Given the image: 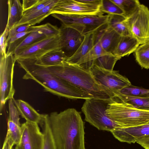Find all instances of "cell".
Segmentation results:
<instances>
[{
    "mask_svg": "<svg viewBox=\"0 0 149 149\" xmlns=\"http://www.w3.org/2000/svg\"><path fill=\"white\" fill-rule=\"evenodd\" d=\"M94 32L84 35V40L80 46L74 54L67 60L66 61L71 64L78 65L94 46Z\"/></svg>",
    "mask_w": 149,
    "mask_h": 149,
    "instance_id": "obj_16",
    "label": "cell"
},
{
    "mask_svg": "<svg viewBox=\"0 0 149 149\" xmlns=\"http://www.w3.org/2000/svg\"><path fill=\"white\" fill-rule=\"evenodd\" d=\"M123 12L125 17H128L134 13L141 4L138 0H111Z\"/></svg>",
    "mask_w": 149,
    "mask_h": 149,
    "instance_id": "obj_26",
    "label": "cell"
},
{
    "mask_svg": "<svg viewBox=\"0 0 149 149\" xmlns=\"http://www.w3.org/2000/svg\"><path fill=\"white\" fill-rule=\"evenodd\" d=\"M47 37V36L41 31L32 32L27 35L17 46L14 52L19 49L31 45Z\"/></svg>",
    "mask_w": 149,
    "mask_h": 149,
    "instance_id": "obj_28",
    "label": "cell"
},
{
    "mask_svg": "<svg viewBox=\"0 0 149 149\" xmlns=\"http://www.w3.org/2000/svg\"><path fill=\"white\" fill-rule=\"evenodd\" d=\"M102 11L95 15L66 14L54 13L51 14L62 24L73 28L84 35L94 32L107 24L109 15Z\"/></svg>",
    "mask_w": 149,
    "mask_h": 149,
    "instance_id": "obj_6",
    "label": "cell"
},
{
    "mask_svg": "<svg viewBox=\"0 0 149 149\" xmlns=\"http://www.w3.org/2000/svg\"><path fill=\"white\" fill-rule=\"evenodd\" d=\"M38 1V0H23L22 5L24 10L31 7L36 3Z\"/></svg>",
    "mask_w": 149,
    "mask_h": 149,
    "instance_id": "obj_37",
    "label": "cell"
},
{
    "mask_svg": "<svg viewBox=\"0 0 149 149\" xmlns=\"http://www.w3.org/2000/svg\"><path fill=\"white\" fill-rule=\"evenodd\" d=\"M7 4L8 17L6 25L10 30L22 19L24 10L19 0H8Z\"/></svg>",
    "mask_w": 149,
    "mask_h": 149,
    "instance_id": "obj_21",
    "label": "cell"
},
{
    "mask_svg": "<svg viewBox=\"0 0 149 149\" xmlns=\"http://www.w3.org/2000/svg\"><path fill=\"white\" fill-rule=\"evenodd\" d=\"M111 132L120 142L134 143L138 139L149 135V124L129 127L117 128Z\"/></svg>",
    "mask_w": 149,
    "mask_h": 149,
    "instance_id": "obj_14",
    "label": "cell"
},
{
    "mask_svg": "<svg viewBox=\"0 0 149 149\" xmlns=\"http://www.w3.org/2000/svg\"><path fill=\"white\" fill-rule=\"evenodd\" d=\"M68 58L60 49L50 51L38 59H34L38 64L44 66H50L60 65Z\"/></svg>",
    "mask_w": 149,
    "mask_h": 149,
    "instance_id": "obj_20",
    "label": "cell"
},
{
    "mask_svg": "<svg viewBox=\"0 0 149 149\" xmlns=\"http://www.w3.org/2000/svg\"><path fill=\"white\" fill-rule=\"evenodd\" d=\"M22 135L19 144L22 149H42L44 135L39 124L26 121L21 125Z\"/></svg>",
    "mask_w": 149,
    "mask_h": 149,
    "instance_id": "obj_13",
    "label": "cell"
},
{
    "mask_svg": "<svg viewBox=\"0 0 149 149\" xmlns=\"http://www.w3.org/2000/svg\"><path fill=\"white\" fill-rule=\"evenodd\" d=\"M111 99L92 98L85 100L81 108L85 121L99 130L111 132L118 128L106 113L107 106Z\"/></svg>",
    "mask_w": 149,
    "mask_h": 149,
    "instance_id": "obj_5",
    "label": "cell"
},
{
    "mask_svg": "<svg viewBox=\"0 0 149 149\" xmlns=\"http://www.w3.org/2000/svg\"><path fill=\"white\" fill-rule=\"evenodd\" d=\"M116 92L126 95L149 98V89H146L132 85Z\"/></svg>",
    "mask_w": 149,
    "mask_h": 149,
    "instance_id": "obj_29",
    "label": "cell"
},
{
    "mask_svg": "<svg viewBox=\"0 0 149 149\" xmlns=\"http://www.w3.org/2000/svg\"><path fill=\"white\" fill-rule=\"evenodd\" d=\"M94 36L106 52L113 54L121 36L107 24L95 31Z\"/></svg>",
    "mask_w": 149,
    "mask_h": 149,
    "instance_id": "obj_15",
    "label": "cell"
},
{
    "mask_svg": "<svg viewBox=\"0 0 149 149\" xmlns=\"http://www.w3.org/2000/svg\"><path fill=\"white\" fill-rule=\"evenodd\" d=\"M125 22L131 35L140 45L149 41V9L141 4L136 10L126 17Z\"/></svg>",
    "mask_w": 149,
    "mask_h": 149,
    "instance_id": "obj_8",
    "label": "cell"
},
{
    "mask_svg": "<svg viewBox=\"0 0 149 149\" xmlns=\"http://www.w3.org/2000/svg\"><path fill=\"white\" fill-rule=\"evenodd\" d=\"M60 49L59 35L47 37L36 42L15 51L14 56L19 59H38L52 50Z\"/></svg>",
    "mask_w": 149,
    "mask_h": 149,
    "instance_id": "obj_10",
    "label": "cell"
},
{
    "mask_svg": "<svg viewBox=\"0 0 149 149\" xmlns=\"http://www.w3.org/2000/svg\"><path fill=\"white\" fill-rule=\"evenodd\" d=\"M101 10L109 15H118L125 16L122 10L111 0H102Z\"/></svg>",
    "mask_w": 149,
    "mask_h": 149,
    "instance_id": "obj_30",
    "label": "cell"
},
{
    "mask_svg": "<svg viewBox=\"0 0 149 149\" xmlns=\"http://www.w3.org/2000/svg\"><path fill=\"white\" fill-rule=\"evenodd\" d=\"M17 61L26 72L23 79L34 80L41 85L45 91L70 99L85 100L92 98L75 86L55 75L34 59H19Z\"/></svg>",
    "mask_w": 149,
    "mask_h": 149,
    "instance_id": "obj_2",
    "label": "cell"
},
{
    "mask_svg": "<svg viewBox=\"0 0 149 149\" xmlns=\"http://www.w3.org/2000/svg\"><path fill=\"white\" fill-rule=\"evenodd\" d=\"M59 0H53L50 3L42 9L29 15L23 17L21 20L14 26L26 24L33 26L40 23L46 17L52 14V9Z\"/></svg>",
    "mask_w": 149,
    "mask_h": 149,
    "instance_id": "obj_18",
    "label": "cell"
},
{
    "mask_svg": "<svg viewBox=\"0 0 149 149\" xmlns=\"http://www.w3.org/2000/svg\"><path fill=\"white\" fill-rule=\"evenodd\" d=\"M31 27L33 32L41 31L47 37L56 36L59 34V28L49 23L40 26H31Z\"/></svg>",
    "mask_w": 149,
    "mask_h": 149,
    "instance_id": "obj_31",
    "label": "cell"
},
{
    "mask_svg": "<svg viewBox=\"0 0 149 149\" xmlns=\"http://www.w3.org/2000/svg\"><path fill=\"white\" fill-rule=\"evenodd\" d=\"M14 149H22L20 145L18 144L16 145Z\"/></svg>",
    "mask_w": 149,
    "mask_h": 149,
    "instance_id": "obj_39",
    "label": "cell"
},
{
    "mask_svg": "<svg viewBox=\"0 0 149 149\" xmlns=\"http://www.w3.org/2000/svg\"><path fill=\"white\" fill-rule=\"evenodd\" d=\"M14 54L0 56V111L6 102L13 99L15 90L13 84L14 68L16 61Z\"/></svg>",
    "mask_w": 149,
    "mask_h": 149,
    "instance_id": "obj_7",
    "label": "cell"
},
{
    "mask_svg": "<svg viewBox=\"0 0 149 149\" xmlns=\"http://www.w3.org/2000/svg\"><path fill=\"white\" fill-rule=\"evenodd\" d=\"M136 60L139 65L149 69V41L140 45L134 52Z\"/></svg>",
    "mask_w": 149,
    "mask_h": 149,
    "instance_id": "obj_25",
    "label": "cell"
},
{
    "mask_svg": "<svg viewBox=\"0 0 149 149\" xmlns=\"http://www.w3.org/2000/svg\"><path fill=\"white\" fill-rule=\"evenodd\" d=\"M89 71L96 81L113 94L132 85L126 77L117 71L110 70L93 65Z\"/></svg>",
    "mask_w": 149,
    "mask_h": 149,
    "instance_id": "obj_9",
    "label": "cell"
},
{
    "mask_svg": "<svg viewBox=\"0 0 149 149\" xmlns=\"http://www.w3.org/2000/svg\"><path fill=\"white\" fill-rule=\"evenodd\" d=\"M31 26L29 24L13 26L9 30L7 41L8 44L9 40L18 33L28 31Z\"/></svg>",
    "mask_w": 149,
    "mask_h": 149,
    "instance_id": "obj_34",
    "label": "cell"
},
{
    "mask_svg": "<svg viewBox=\"0 0 149 149\" xmlns=\"http://www.w3.org/2000/svg\"><path fill=\"white\" fill-rule=\"evenodd\" d=\"M14 103L13 99L8 100L9 116L8 120L13 122L19 126H21L19 121L20 114Z\"/></svg>",
    "mask_w": 149,
    "mask_h": 149,
    "instance_id": "obj_32",
    "label": "cell"
},
{
    "mask_svg": "<svg viewBox=\"0 0 149 149\" xmlns=\"http://www.w3.org/2000/svg\"><path fill=\"white\" fill-rule=\"evenodd\" d=\"M7 125V131L5 140L7 141L9 146L13 147L14 145H17L20 143L22 135L21 127L8 120Z\"/></svg>",
    "mask_w": 149,
    "mask_h": 149,
    "instance_id": "obj_24",
    "label": "cell"
},
{
    "mask_svg": "<svg viewBox=\"0 0 149 149\" xmlns=\"http://www.w3.org/2000/svg\"><path fill=\"white\" fill-rule=\"evenodd\" d=\"M56 149H86L84 124L80 112L69 108L47 114Z\"/></svg>",
    "mask_w": 149,
    "mask_h": 149,
    "instance_id": "obj_1",
    "label": "cell"
},
{
    "mask_svg": "<svg viewBox=\"0 0 149 149\" xmlns=\"http://www.w3.org/2000/svg\"><path fill=\"white\" fill-rule=\"evenodd\" d=\"M44 135V143L42 149H56L52 134L48 125L47 114H45L43 121L40 125Z\"/></svg>",
    "mask_w": 149,
    "mask_h": 149,
    "instance_id": "obj_27",
    "label": "cell"
},
{
    "mask_svg": "<svg viewBox=\"0 0 149 149\" xmlns=\"http://www.w3.org/2000/svg\"><path fill=\"white\" fill-rule=\"evenodd\" d=\"M139 45L137 40L132 35L121 36L113 54L121 58L134 52Z\"/></svg>",
    "mask_w": 149,
    "mask_h": 149,
    "instance_id": "obj_19",
    "label": "cell"
},
{
    "mask_svg": "<svg viewBox=\"0 0 149 149\" xmlns=\"http://www.w3.org/2000/svg\"><path fill=\"white\" fill-rule=\"evenodd\" d=\"M107 116L118 128H126L149 124V111L139 109L132 105L112 98L106 110Z\"/></svg>",
    "mask_w": 149,
    "mask_h": 149,
    "instance_id": "obj_4",
    "label": "cell"
},
{
    "mask_svg": "<svg viewBox=\"0 0 149 149\" xmlns=\"http://www.w3.org/2000/svg\"><path fill=\"white\" fill-rule=\"evenodd\" d=\"M45 67L51 73L75 86L91 98L111 99L114 97L112 92L96 81L89 70L66 61L59 65Z\"/></svg>",
    "mask_w": 149,
    "mask_h": 149,
    "instance_id": "obj_3",
    "label": "cell"
},
{
    "mask_svg": "<svg viewBox=\"0 0 149 149\" xmlns=\"http://www.w3.org/2000/svg\"><path fill=\"white\" fill-rule=\"evenodd\" d=\"M59 29L60 49L68 59L77 50L84 40V36L76 29L63 24Z\"/></svg>",
    "mask_w": 149,
    "mask_h": 149,
    "instance_id": "obj_12",
    "label": "cell"
},
{
    "mask_svg": "<svg viewBox=\"0 0 149 149\" xmlns=\"http://www.w3.org/2000/svg\"><path fill=\"white\" fill-rule=\"evenodd\" d=\"M101 5L84 3L79 0H60L51 12L52 14L95 15L101 11Z\"/></svg>",
    "mask_w": 149,
    "mask_h": 149,
    "instance_id": "obj_11",
    "label": "cell"
},
{
    "mask_svg": "<svg viewBox=\"0 0 149 149\" xmlns=\"http://www.w3.org/2000/svg\"><path fill=\"white\" fill-rule=\"evenodd\" d=\"M13 147L10 146L7 141L5 139L2 149H10L11 148Z\"/></svg>",
    "mask_w": 149,
    "mask_h": 149,
    "instance_id": "obj_38",
    "label": "cell"
},
{
    "mask_svg": "<svg viewBox=\"0 0 149 149\" xmlns=\"http://www.w3.org/2000/svg\"><path fill=\"white\" fill-rule=\"evenodd\" d=\"M108 25L121 36L131 35L125 22L126 17L118 15H109Z\"/></svg>",
    "mask_w": 149,
    "mask_h": 149,
    "instance_id": "obj_23",
    "label": "cell"
},
{
    "mask_svg": "<svg viewBox=\"0 0 149 149\" xmlns=\"http://www.w3.org/2000/svg\"><path fill=\"white\" fill-rule=\"evenodd\" d=\"M53 0H38L36 3L30 8L24 10L23 17H25L33 14L43 8L50 3Z\"/></svg>",
    "mask_w": 149,
    "mask_h": 149,
    "instance_id": "obj_33",
    "label": "cell"
},
{
    "mask_svg": "<svg viewBox=\"0 0 149 149\" xmlns=\"http://www.w3.org/2000/svg\"><path fill=\"white\" fill-rule=\"evenodd\" d=\"M114 97L119 101L128 103L134 107L149 111V98L126 95L118 92L114 93Z\"/></svg>",
    "mask_w": 149,
    "mask_h": 149,
    "instance_id": "obj_22",
    "label": "cell"
},
{
    "mask_svg": "<svg viewBox=\"0 0 149 149\" xmlns=\"http://www.w3.org/2000/svg\"><path fill=\"white\" fill-rule=\"evenodd\" d=\"M136 142L145 149H149V135L138 139Z\"/></svg>",
    "mask_w": 149,
    "mask_h": 149,
    "instance_id": "obj_36",
    "label": "cell"
},
{
    "mask_svg": "<svg viewBox=\"0 0 149 149\" xmlns=\"http://www.w3.org/2000/svg\"><path fill=\"white\" fill-rule=\"evenodd\" d=\"M13 100L20 115L26 121L37 123L39 125L41 123L44 114L39 113L28 103L23 100H15L14 98Z\"/></svg>",
    "mask_w": 149,
    "mask_h": 149,
    "instance_id": "obj_17",
    "label": "cell"
},
{
    "mask_svg": "<svg viewBox=\"0 0 149 149\" xmlns=\"http://www.w3.org/2000/svg\"><path fill=\"white\" fill-rule=\"evenodd\" d=\"M9 30L8 26L6 25L3 32L1 35L0 37V56L6 55V49L8 46L7 40Z\"/></svg>",
    "mask_w": 149,
    "mask_h": 149,
    "instance_id": "obj_35",
    "label": "cell"
}]
</instances>
